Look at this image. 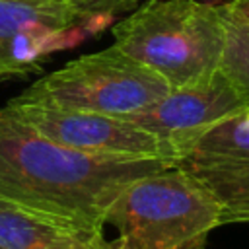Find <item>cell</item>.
<instances>
[{
	"instance_id": "obj_1",
	"label": "cell",
	"mask_w": 249,
	"mask_h": 249,
	"mask_svg": "<svg viewBox=\"0 0 249 249\" xmlns=\"http://www.w3.org/2000/svg\"><path fill=\"white\" fill-rule=\"evenodd\" d=\"M175 165L161 158L80 152L0 109V196L86 230H105L117 196L136 179Z\"/></svg>"
},
{
	"instance_id": "obj_2",
	"label": "cell",
	"mask_w": 249,
	"mask_h": 249,
	"mask_svg": "<svg viewBox=\"0 0 249 249\" xmlns=\"http://www.w3.org/2000/svg\"><path fill=\"white\" fill-rule=\"evenodd\" d=\"M113 45L158 72L171 89L206 80L220 68L226 25L220 4L148 0L111 25Z\"/></svg>"
},
{
	"instance_id": "obj_3",
	"label": "cell",
	"mask_w": 249,
	"mask_h": 249,
	"mask_svg": "<svg viewBox=\"0 0 249 249\" xmlns=\"http://www.w3.org/2000/svg\"><path fill=\"white\" fill-rule=\"evenodd\" d=\"M107 224L117 228L113 249H204L222 226L216 198L177 163L132 181L111 204Z\"/></svg>"
},
{
	"instance_id": "obj_4",
	"label": "cell",
	"mask_w": 249,
	"mask_h": 249,
	"mask_svg": "<svg viewBox=\"0 0 249 249\" xmlns=\"http://www.w3.org/2000/svg\"><path fill=\"white\" fill-rule=\"evenodd\" d=\"M171 91L165 78L111 45L39 78L12 101L126 119Z\"/></svg>"
},
{
	"instance_id": "obj_5",
	"label": "cell",
	"mask_w": 249,
	"mask_h": 249,
	"mask_svg": "<svg viewBox=\"0 0 249 249\" xmlns=\"http://www.w3.org/2000/svg\"><path fill=\"white\" fill-rule=\"evenodd\" d=\"M6 107L43 136L80 152L119 158H161L175 161L154 134L126 119L12 99Z\"/></svg>"
},
{
	"instance_id": "obj_6",
	"label": "cell",
	"mask_w": 249,
	"mask_h": 249,
	"mask_svg": "<svg viewBox=\"0 0 249 249\" xmlns=\"http://www.w3.org/2000/svg\"><path fill=\"white\" fill-rule=\"evenodd\" d=\"M216 198L220 224H249V109L210 126L179 158Z\"/></svg>"
},
{
	"instance_id": "obj_7",
	"label": "cell",
	"mask_w": 249,
	"mask_h": 249,
	"mask_svg": "<svg viewBox=\"0 0 249 249\" xmlns=\"http://www.w3.org/2000/svg\"><path fill=\"white\" fill-rule=\"evenodd\" d=\"M243 109L249 107L218 68L202 82L171 89L156 105L126 117V121L154 134L179 161L210 126Z\"/></svg>"
},
{
	"instance_id": "obj_8",
	"label": "cell",
	"mask_w": 249,
	"mask_h": 249,
	"mask_svg": "<svg viewBox=\"0 0 249 249\" xmlns=\"http://www.w3.org/2000/svg\"><path fill=\"white\" fill-rule=\"evenodd\" d=\"M84 230L0 196V245L4 249H45L53 241Z\"/></svg>"
},
{
	"instance_id": "obj_9",
	"label": "cell",
	"mask_w": 249,
	"mask_h": 249,
	"mask_svg": "<svg viewBox=\"0 0 249 249\" xmlns=\"http://www.w3.org/2000/svg\"><path fill=\"white\" fill-rule=\"evenodd\" d=\"M80 18L68 12L37 10L23 4L0 0V82L18 78L12 64V47L19 31L29 27H49L60 29L66 25L78 23Z\"/></svg>"
},
{
	"instance_id": "obj_10",
	"label": "cell",
	"mask_w": 249,
	"mask_h": 249,
	"mask_svg": "<svg viewBox=\"0 0 249 249\" xmlns=\"http://www.w3.org/2000/svg\"><path fill=\"white\" fill-rule=\"evenodd\" d=\"M220 10L226 25L220 70L249 107V19L233 14L224 4H220Z\"/></svg>"
},
{
	"instance_id": "obj_11",
	"label": "cell",
	"mask_w": 249,
	"mask_h": 249,
	"mask_svg": "<svg viewBox=\"0 0 249 249\" xmlns=\"http://www.w3.org/2000/svg\"><path fill=\"white\" fill-rule=\"evenodd\" d=\"M45 249H113V243L105 239L103 230L99 231L84 230L53 241Z\"/></svg>"
},
{
	"instance_id": "obj_12",
	"label": "cell",
	"mask_w": 249,
	"mask_h": 249,
	"mask_svg": "<svg viewBox=\"0 0 249 249\" xmlns=\"http://www.w3.org/2000/svg\"><path fill=\"white\" fill-rule=\"evenodd\" d=\"M136 6H138V0H82L80 14H82V19L93 14H111L117 18L121 14L132 12Z\"/></svg>"
},
{
	"instance_id": "obj_13",
	"label": "cell",
	"mask_w": 249,
	"mask_h": 249,
	"mask_svg": "<svg viewBox=\"0 0 249 249\" xmlns=\"http://www.w3.org/2000/svg\"><path fill=\"white\" fill-rule=\"evenodd\" d=\"M8 2H16V4H23L29 8H37V10H53V12H68L80 18L82 21V14H80V4L82 0H8Z\"/></svg>"
},
{
	"instance_id": "obj_14",
	"label": "cell",
	"mask_w": 249,
	"mask_h": 249,
	"mask_svg": "<svg viewBox=\"0 0 249 249\" xmlns=\"http://www.w3.org/2000/svg\"><path fill=\"white\" fill-rule=\"evenodd\" d=\"M224 6H226L228 10H231L233 14H237V16H241V18L249 19V0H228Z\"/></svg>"
},
{
	"instance_id": "obj_15",
	"label": "cell",
	"mask_w": 249,
	"mask_h": 249,
	"mask_svg": "<svg viewBox=\"0 0 249 249\" xmlns=\"http://www.w3.org/2000/svg\"><path fill=\"white\" fill-rule=\"evenodd\" d=\"M206 2H212V4H214V2H218V0H206Z\"/></svg>"
},
{
	"instance_id": "obj_16",
	"label": "cell",
	"mask_w": 249,
	"mask_h": 249,
	"mask_svg": "<svg viewBox=\"0 0 249 249\" xmlns=\"http://www.w3.org/2000/svg\"><path fill=\"white\" fill-rule=\"evenodd\" d=\"M0 249H4V247H2V245H0Z\"/></svg>"
}]
</instances>
